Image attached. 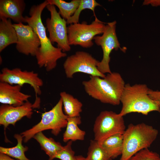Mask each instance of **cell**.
<instances>
[{
  "mask_svg": "<svg viewBox=\"0 0 160 160\" xmlns=\"http://www.w3.org/2000/svg\"><path fill=\"white\" fill-rule=\"evenodd\" d=\"M101 5L95 0H81L78 8L73 15L66 20L67 24H70L79 23V18L81 12L86 9L92 10L95 18H97L95 12V7Z\"/></svg>",
  "mask_w": 160,
  "mask_h": 160,
  "instance_id": "obj_24",
  "label": "cell"
},
{
  "mask_svg": "<svg viewBox=\"0 0 160 160\" xmlns=\"http://www.w3.org/2000/svg\"><path fill=\"white\" fill-rule=\"evenodd\" d=\"M126 127L123 116L112 111H101L94 125V140L100 142L113 135L123 134Z\"/></svg>",
  "mask_w": 160,
  "mask_h": 160,
  "instance_id": "obj_8",
  "label": "cell"
},
{
  "mask_svg": "<svg viewBox=\"0 0 160 160\" xmlns=\"http://www.w3.org/2000/svg\"><path fill=\"white\" fill-rule=\"evenodd\" d=\"M22 86L0 82V102L14 106H20L28 101L31 96L21 91Z\"/></svg>",
  "mask_w": 160,
  "mask_h": 160,
  "instance_id": "obj_14",
  "label": "cell"
},
{
  "mask_svg": "<svg viewBox=\"0 0 160 160\" xmlns=\"http://www.w3.org/2000/svg\"><path fill=\"white\" fill-rule=\"evenodd\" d=\"M105 151L100 146L98 142L91 140L86 157L84 160H112Z\"/></svg>",
  "mask_w": 160,
  "mask_h": 160,
  "instance_id": "obj_23",
  "label": "cell"
},
{
  "mask_svg": "<svg viewBox=\"0 0 160 160\" xmlns=\"http://www.w3.org/2000/svg\"><path fill=\"white\" fill-rule=\"evenodd\" d=\"M40 100H35L32 104L28 101L23 105L14 106L7 104H3L0 107V124L2 125L5 131L10 125L15 126L16 123L25 116L29 119L31 117L33 109L40 106Z\"/></svg>",
  "mask_w": 160,
  "mask_h": 160,
  "instance_id": "obj_13",
  "label": "cell"
},
{
  "mask_svg": "<svg viewBox=\"0 0 160 160\" xmlns=\"http://www.w3.org/2000/svg\"><path fill=\"white\" fill-rule=\"evenodd\" d=\"M0 52L9 45L16 44L17 36L10 19L0 18Z\"/></svg>",
  "mask_w": 160,
  "mask_h": 160,
  "instance_id": "obj_16",
  "label": "cell"
},
{
  "mask_svg": "<svg viewBox=\"0 0 160 160\" xmlns=\"http://www.w3.org/2000/svg\"><path fill=\"white\" fill-rule=\"evenodd\" d=\"M116 21L107 23L105 30L101 36H95L93 39L97 45L100 46L103 52V57L101 60L98 63L97 68L102 73H111L109 63L110 55L112 51L120 49L122 51L125 49L122 48L118 41L116 32Z\"/></svg>",
  "mask_w": 160,
  "mask_h": 160,
  "instance_id": "obj_9",
  "label": "cell"
},
{
  "mask_svg": "<svg viewBox=\"0 0 160 160\" xmlns=\"http://www.w3.org/2000/svg\"><path fill=\"white\" fill-rule=\"evenodd\" d=\"M148 94L153 100L157 103L160 110V91L153 90L149 89Z\"/></svg>",
  "mask_w": 160,
  "mask_h": 160,
  "instance_id": "obj_27",
  "label": "cell"
},
{
  "mask_svg": "<svg viewBox=\"0 0 160 160\" xmlns=\"http://www.w3.org/2000/svg\"><path fill=\"white\" fill-rule=\"evenodd\" d=\"M99 62L87 52L77 51L67 57L63 67L66 76L68 78H73L74 74L77 73L104 78L105 75L101 73L97 68Z\"/></svg>",
  "mask_w": 160,
  "mask_h": 160,
  "instance_id": "obj_7",
  "label": "cell"
},
{
  "mask_svg": "<svg viewBox=\"0 0 160 160\" xmlns=\"http://www.w3.org/2000/svg\"><path fill=\"white\" fill-rule=\"evenodd\" d=\"M60 95L62 100L65 114L69 117L80 116L82 111V103L65 92H61Z\"/></svg>",
  "mask_w": 160,
  "mask_h": 160,
  "instance_id": "obj_20",
  "label": "cell"
},
{
  "mask_svg": "<svg viewBox=\"0 0 160 160\" xmlns=\"http://www.w3.org/2000/svg\"><path fill=\"white\" fill-rule=\"evenodd\" d=\"M76 160H84V157L81 155L76 156Z\"/></svg>",
  "mask_w": 160,
  "mask_h": 160,
  "instance_id": "obj_30",
  "label": "cell"
},
{
  "mask_svg": "<svg viewBox=\"0 0 160 160\" xmlns=\"http://www.w3.org/2000/svg\"><path fill=\"white\" fill-rule=\"evenodd\" d=\"M81 123L80 116L68 117L66 129L63 135V140L64 142H67L70 140L74 141L84 140L86 132L78 127V125Z\"/></svg>",
  "mask_w": 160,
  "mask_h": 160,
  "instance_id": "obj_18",
  "label": "cell"
},
{
  "mask_svg": "<svg viewBox=\"0 0 160 160\" xmlns=\"http://www.w3.org/2000/svg\"><path fill=\"white\" fill-rule=\"evenodd\" d=\"M48 4L46 0L39 4L32 6L29 10V16L25 17L26 23L33 28L40 40V46L36 56L37 64L40 68H44L47 71L55 68L58 60L67 56L61 49L53 45L47 36L46 28L43 24L41 15Z\"/></svg>",
  "mask_w": 160,
  "mask_h": 160,
  "instance_id": "obj_1",
  "label": "cell"
},
{
  "mask_svg": "<svg viewBox=\"0 0 160 160\" xmlns=\"http://www.w3.org/2000/svg\"><path fill=\"white\" fill-rule=\"evenodd\" d=\"M13 25L17 35L16 48L19 52L26 55L36 57L40 46L39 38L33 28L23 23H14Z\"/></svg>",
  "mask_w": 160,
  "mask_h": 160,
  "instance_id": "obj_12",
  "label": "cell"
},
{
  "mask_svg": "<svg viewBox=\"0 0 160 160\" xmlns=\"http://www.w3.org/2000/svg\"><path fill=\"white\" fill-rule=\"evenodd\" d=\"M86 93L92 98L104 103L119 105L125 84L119 73H108L104 78L90 76L82 82Z\"/></svg>",
  "mask_w": 160,
  "mask_h": 160,
  "instance_id": "obj_2",
  "label": "cell"
},
{
  "mask_svg": "<svg viewBox=\"0 0 160 160\" xmlns=\"http://www.w3.org/2000/svg\"><path fill=\"white\" fill-rule=\"evenodd\" d=\"M149 89L145 84H125L121 98L122 107L119 115L123 117L131 113L147 115L153 111L160 112L158 103L148 94Z\"/></svg>",
  "mask_w": 160,
  "mask_h": 160,
  "instance_id": "obj_3",
  "label": "cell"
},
{
  "mask_svg": "<svg viewBox=\"0 0 160 160\" xmlns=\"http://www.w3.org/2000/svg\"><path fill=\"white\" fill-rule=\"evenodd\" d=\"M25 7L23 0H0V18L10 19L16 23H26L23 16Z\"/></svg>",
  "mask_w": 160,
  "mask_h": 160,
  "instance_id": "obj_15",
  "label": "cell"
},
{
  "mask_svg": "<svg viewBox=\"0 0 160 160\" xmlns=\"http://www.w3.org/2000/svg\"><path fill=\"white\" fill-rule=\"evenodd\" d=\"M128 160H160V156L157 153L145 148L136 153Z\"/></svg>",
  "mask_w": 160,
  "mask_h": 160,
  "instance_id": "obj_25",
  "label": "cell"
},
{
  "mask_svg": "<svg viewBox=\"0 0 160 160\" xmlns=\"http://www.w3.org/2000/svg\"><path fill=\"white\" fill-rule=\"evenodd\" d=\"M14 137L17 141L16 146L12 148L0 147V153L5 154L19 160H31L25 155V153L28 150V148L22 145L23 138L21 134H16Z\"/></svg>",
  "mask_w": 160,
  "mask_h": 160,
  "instance_id": "obj_22",
  "label": "cell"
},
{
  "mask_svg": "<svg viewBox=\"0 0 160 160\" xmlns=\"http://www.w3.org/2000/svg\"><path fill=\"white\" fill-rule=\"evenodd\" d=\"M62 100L60 98L56 105L50 111L42 114L41 121L31 128L20 134L24 143L28 142L37 133L50 129L54 135H58L62 129L66 127L68 117L63 111Z\"/></svg>",
  "mask_w": 160,
  "mask_h": 160,
  "instance_id": "obj_5",
  "label": "cell"
},
{
  "mask_svg": "<svg viewBox=\"0 0 160 160\" xmlns=\"http://www.w3.org/2000/svg\"><path fill=\"white\" fill-rule=\"evenodd\" d=\"M46 8L50 14V18L46 20L50 41L52 44L56 43L63 52L70 51L71 47L68 41L66 20L61 17L55 6L48 4Z\"/></svg>",
  "mask_w": 160,
  "mask_h": 160,
  "instance_id": "obj_10",
  "label": "cell"
},
{
  "mask_svg": "<svg viewBox=\"0 0 160 160\" xmlns=\"http://www.w3.org/2000/svg\"><path fill=\"white\" fill-rule=\"evenodd\" d=\"M0 81L22 86L25 84H28L33 88L36 99L38 98V95L41 94V87L43 85L42 80L37 73L33 71H23L19 68L12 69L3 68L0 73Z\"/></svg>",
  "mask_w": 160,
  "mask_h": 160,
  "instance_id": "obj_11",
  "label": "cell"
},
{
  "mask_svg": "<svg viewBox=\"0 0 160 160\" xmlns=\"http://www.w3.org/2000/svg\"><path fill=\"white\" fill-rule=\"evenodd\" d=\"M158 134L157 129L145 123L130 124L123 133V150L119 160H128L140 151L148 148Z\"/></svg>",
  "mask_w": 160,
  "mask_h": 160,
  "instance_id": "obj_4",
  "label": "cell"
},
{
  "mask_svg": "<svg viewBox=\"0 0 160 160\" xmlns=\"http://www.w3.org/2000/svg\"><path fill=\"white\" fill-rule=\"evenodd\" d=\"M105 23L97 17L89 24L85 21L70 24L67 27L69 45L87 48L92 47L94 37L104 33L106 26Z\"/></svg>",
  "mask_w": 160,
  "mask_h": 160,
  "instance_id": "obj_6",
  "label": "cell"
},
{
  "mask_svg": "<svg viewBox=\"0 0 160 160\" xmlns=\"http://www.w3.org/2000/svg\"><path fill=\"white\" fill-rule=\"evenodd\" d=\"M0 160H19L15 159L8 155L2 153H0Z\"/></svg>",
  "mask_w": 160,
  "mask_h": 160,
  "instance_id": "obj_29",
  "label": "cell"
},
{
  "mask_svg": "<svg viewBox=\"0 0 160 160\" xmlns=\"http://www.w3.org/2000/svg\"><path fill=\"white\" fill-rule=\"evenodd\" d=\"M39 144L41 149L48 156V160L55 159L57 154L63 149V146L59 142L55 141L52 138H48L41 132L33 137Z\"/></svg>",
  "mask_w": 160,
  "mask_h": 160,
  "instance_id": "obj_19",
  "label": "cell"
},
{
  "mask_svg": "<svg viewBox=\"0 0 160 160\" xmlns=\"http://www.w3.org/2000/svg\"><path fill=\"white\" fill-rule=\"evenodd\" d=\"M143 4L144 5L150 4L154 7L160 6V0H145L143 2Z\"/></svg>",
  "mask_w": 160,
  "mask_h": 160,
  "instance_id": "obj_28",
  "label": "cell"
},
{
  "mask_svg": "<svg viewBox=\"0 0 160 160\" xmlns=\"http://www.w3.org/2000/svg\"><path fill=\"white\" fill-rule=\"evenodd\" d=\"M123 134H116L98 142L100 146L112 159L121 155L123 150Z\"/></svg>",
  "mask_w": 160,
  "mask_h": 160,
  "instance_id": "obj_17",
  "label": "cell"
},
{
  "mask_svg": "<svg viewBox=\"0 0 160 160\" xmlns=\"http://www.w3.org/2000/svg\"><path fill=\"white\" fill-rule=\"evenodd\" d=\"M49 4L57 6L61 17L67 20L74 14L79 6L81 0H72L67 2L63 0H47Z\"/></svg>",
  "mask_w": 160,
  "mask_h": 160,
  "instance_id": "obj_21",
  "label": "cell"
},
{
  "mask_svg": "<svg viewBox=\"0 0 160 160\" xmlns=\"http://www.w3.org/2000/svg\"><path fill=\"white\" fill-rule=\"evenodd\" d=\"M72 142L71 140L68 142L67 144L57 154L55 159L60 160H76L75 152L71 148Z\"/></svg>",
  "mask_w": 160,
  "mask_h": 160,
  "instance_id": "obj_26",
  "label": "cell"
}]
</instances>
